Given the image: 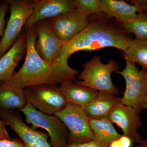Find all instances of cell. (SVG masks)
<instances>
[{
  "label": "cell",
  "instance_id": "obj_1",
  "mask_svg": "<svg viewBox=\"0 0 147 147\" xmlns=\"http://www.w3.org/2000/svg\"><path fill=\"white\" fill-rule=\"evenodd\" d=\"M88 21V24L83 31L64 43L52 65L55 77L59 82L72 81L79 74L78 70L68 65L69 58L74 53L108 47H115L123 52L133 39L120 22L104 13L93 14L89 16Z\"/></svg>",
  "mask_w": 147,
  "mask_h": 147
},
{
  "label": "cell",
  "instance_id": "obj_2",
  "mask_svg": "<svg viewBox=\"0 0 147 147\" xmlns=\"http://www.w3.org/2000/svg\"><path fill=\"white\" fill-rule=\"evenodd\" d=\"M25 30L27 33V48L25 62L10 79L3 82L21 90L42 84L57 85L52 64L42 59L36 50L38 36L34 27L32 26Z\"/></svg>",
  "mask_w": 147,
  "mask_h": 147
},
{
  "label": "cell",
  "instance_id": "obj_3",
  "mask_svg": "<svg viewBox=\"0 0 147 147\" xmlns=\"http://www.w3.org/2000/svg\"><path fill=\"white\" fill-rule=\"evenodd\" d=\"M82 66L84 69L78 77L81 81L74 82L98 91L115 95L118 94L119 91L113 84L111 79L112 73H116L120 69L117 62L110 60L108 63L104 64L99 56H95Z\"/></svg>",
  "mask_w": 147,
  "mask_h": 147
},
{
  "label": "cell",
  "instance_id": "obj_4",
  "mask_svg": "<svg viewBox=\"0 0 147 147\" xmlns=\"http://www.w3.org/2000/svg\"><path fill=\"white\" fill-rule=\"evenodd\" d=\"M125 68L118 73L123 76L126 88L121 102L130 106L138 114L147 109V70H140L135 64L125 59Z\"/></svg>",
  "mask_w": 147,
  "mask_h": 147
},
{
  "label": "cell",
  "instance_id": "obj_5",
  "mask_svg": "<svg viewBox=\"0 0 147 147\" xmlns=\"http://www.w3.org/2000/svg\"><path fill=\"white\" fill-rule=\"evenodd\" d=\"M20 111L25 116L26 122L32 125V127L41 128L47 131L51 146L65 147L67 145L69 131L57 117L42 113L28 102Z\"/></svg>",
  "mask_w": 147,
  "mask_h": 147
},
{
  "label": "cell",
  "instance_id": "obj_6",
  "mask_svg": "<svg viewBox=\"0 0 147 147\" xmlns=\"http://www.w3.org/2000/svg\"><path fill=\"white\" fill-rule=\"evenodd\" d=\"M8 2L10 16L0 40V58L18 39L34 8V1L8 0Z\"/></svg>",
  "mask_w": 147,
  "mask_h": 147
},
{
  "label": "cell",
  "instance_id": "obj_7",
  "mask_svg": "<svg viewBox=\"0 0 147 147\" xmlns=\"http://www.w3.org/2000/svg\"><path fill=\"white\" fill-rule=\"evenodd\" d=\"M61 120L69 131L67 144H80L94 140L89 118L84 108L67 102L62 110L54 114Z\"/></svg>",
  "mask_w": 147,
  "mask_h": 147
},
{
  "label": "cell",
  "instance_id": "obj_8",
  "mask_svg": "<svg viewBox=\"0 0 147 147\" xmlns=\"http://www.w3.org/2000/svg\"><path fill=\"white\" fill-rule=\"evenodd\" d=\"M24 91L27 102L47 115H54L63 109L67 103L60 89L55 84L32 86Z\"/></svg>",
  "mask_w": 147,
  "mask_h": 147
},
{
  "label": "cell",
  "instance_id": "obj_9",
  "mask_svg": "<svg viewBox=\"0 0 147 147\" xmlns=\"http://www.w3.org/2000/svg\"><path fill=\"white\" fill-rule=\"evenodd\" d=\"M0 115L7 125L15 131L26 147H52L46 133L30 127L16 113L0 110Z\"/></svg>",
  "mask_w": 147,
  "mask_h": 147
},
{
  "label": "cell",
  "instance_id": "obj_10",
  "mask_svg": "<svg viewBox=\"0 0 147 147\" xmlns=\"http://www.w3.org/2000/svg\"><path fill=\"white\" fill-rule=\"evenodd\" d=\"M33 26L37 34L35 44L37 53L42 59L53 65L64 43L53 31L47 19L38 21Z\"/></svg>",
  "mask_w": 147,
  "mask_h": 147
},
{
  "label": "cell",
  "instance_id": "obj_11",
  "mask_svg": "<svg viewBox=\"0 0 147 147\" xmlns=\"http://www.w3.org/2000/svg\"><path fill=\"white\" fill-rule=\"evenodd\" d=\"M53 31L64 43L83 31L88 24V17L77 10L47 19Z\"/></svg>",
  "mask_w": 147,
  "mask_h": 147
},
{
  "label": "cell",
  "instance_id": "obj_12",
  "mask_svg": "<svg viewBox=\"0 0 147 147\" xmlns=\"http://www.w3.org/2000/svg\"><path fill=\"white\" fill-rule=\"evenodd\" d=\"M108 118L112 123L121 129L123 135L129 137L133 143L139 144L142 142L138 129L142 123L139 114L134 108L119 102L111 110Z\"/></svg>",
  "mask_w": 147,
  "mask_h": 147
},
{
  "label": "cell",
  "instance_id": "obj_13",
  "mask_svg": "<svg viewBox=\"0 0 147 147\" xmlns=\"http://www.w3.org/2000/svg\"><path fill=\"white\" fill-rule=\"evenodd\" d=\"M76 9L75 0H34L33 11L24 28L26 30L38 21Z\"/></svg>",
  "mask_w": 147,
  "mask_h": 147
},
{
  "label": "cell",
  "instance_id": "obj_14",
  "mask_svg": "<svg viewBox=\"0 0 147 147\" xmlns=\"http://www.w3.org/2000/svg\"><path fill=\"white\" fill-rule=\"evenodd\" d=\"M26 31L24 30L10 49L0 58V83L7 81L13 75L26 54Z\"/></svg>",
  "mask_w": 147,
  "mask_h": 147
},
{
  "label": "cell",
  "instance_id": "obj_15",
  "mask_svg": "<svg viewBox=\"0 0 147 147\" xmlns=\"http://www.w3.org/2000/svg\"><path fill=\"white\" fill-rule=\"evenodd\" d=\"M100 12L114 18L121 24L124 21L137 18L138 13L144 11L147 7L139 3L137 0L132 1L129 5L122 0H100Z\"/></svg>",
  "mask_w": 147,
  "mask_h": 147
},
{
  "label": "cell",
  "instance_id": "obj_16",
  "mask_svg": "<svg viewBox=\"0 0 147 147\" xmlns=\"http://www.w3.org/2000/svg\"><path fill=\"white\" fill-rule=\"evenodd\" d=\"M121 100V98L115 95L98 91L96 96L84 110L90 119L108 118L111 110Z\"/></svg>",
  "mask_w": 147,
  "mask_h": 147
},
{
  "label": "cell",
  "instance_id": "obj_17",
  "mask_svg": "<svg viewBox=\"0 0 147 147\" xmlns=\"http://www.w3.org/2000/svg\"><path fill=\"white\" fill-rule=\"evenodd\" d=\"M59 88L67 102L78 105L84 109L94 99L98 92L75 82L61 84Z\"/></svg>",
  "mask_w": 147,
  "mask_h": 147
},
{
  "label": "cell",
  "instance_id": "obj_18",
  "mask_svg": "<svg viewBox=\"0 0 147 147\" xmlns=\"http://www.w3.org/2000/svg\"><path fill=\"white\" fill-rule=\"evenodd\" d=\"M89 124L94 135L93 142L100 147H109L110 144L122 136L119 134L109 118L90 119Z\"/></svg>",
  "mask_w": 147,
  "mask_h": 147
},
{
  "label": "cell",
  "instance_id": "obj_19",
  "mask_svg": "<svg viewBox=\"0 0 147 147\" xmlns=\"http://www.w3.org/2000/svg\"><path fill=\"white\" fill-rule=\"evenodd\" d=\"M27 104L24 90L18 89L4 82L0 83V110H21Z\"/></svg>",
  "mask_w": 147,
  "mask_h": 147
},
{
  "label": "cell",
  "instance_id": "obj_20",
  "mask_svg": "<svg viewBox=\"0 0 147 147\" xmlns=\"http://www.w3.org/2000/svg\"><path fill=\"white\" fill-rule=\"evenodd\" d=\"M122 54L129 61L137 63L142 66V69L147 70V40L132 39Z\"/></svg>",
  "mask_w": 147,
  "mask_h": 147
},
{
  "label": "cell",
  "instance_id": "obj_21",
  "mask_svg": "<svg viewBox=\"0 0 147 147\" xmlns=\"http://www.w3.org/2000/svg\"><path fill=\"white\" fill-rule=\"evenodd\" d=\"M124 28L129 34H133L136 39L147 40V14L144 11L138 13L137 18L121 23Z\"/></svg>",
  "mask_w": 147,
  "mask_h": 147
},
{
  "label": "cell",
  "instance_id": "obj_22",
  "mask_svg": "<svg viewBox=\"0 0 147 147\" xmlns=\"http://www.w3.org/2000/svg\"><path fill=\"white\" fill-rule=\"evenodd\" d=\"M75 1L77 10L85 17L100 12V0H75Z\"/></svg>",
  "mask_w": 147,
  "mask_h": 147
},
{
  "label": "cell",
  "instance_id": "obj_23",
  "mask_svg": "<svg viewBox=\"0 0 147 147\" xmlns=\"http://www.w3.org/2000/svg\"><path fill=\"white\" fill-rule=\"evenodd\" d=\"M9 4L8 1H4L0 3V37L2 36L5 26V17Z\"/></svg>",
  "mask_w": 147,
  "mask_h": 147
},
{
  "label": "cell",
  "instance_id": "obj_24",
  "mask_svg": "<svg viewBox=\"0 0 147 147\" xmlns=\"http://www.w3.org/2000/svg\"><path fill=\"white\" fill-rule=\"evenodd\" d=\"M0 147H26L23 142L17 138L11 140H0Z\"/></svg>",
  "mask_w": 147,
  "mask_h": 147
},
{
  "label": "cell",
  "instance_id": "obj_25",
  "mask_svg": "<svg viewBox=\"0 0 147 147\" xmlns=\"http://www.w3.org/2000/svg\"><path fill=\"white\" fill-rule=\"evenodd\" d=\"M6 125V124L5 122L1 119H0V134L6 140H11V138L7 130Z\"/></svg>",
  "mask_w": 147,
  "mask_h": 147
},
{
  "label": "cell",
  "instance_id": "obj_26",
  "mask_svg": "<svg viewBox=\"0 0 147 147\" xmlns=\"http://www.w3.org/2000/svg\"><path fill=\"white\" fill-rule=\"evenodd\" d=\"M65 147H100L93 141L80 144H67Z\"/></svg>",
  "mask_w": 147,
  "mask_h": 147
},
{
  "label": "cell",
  "instance_id": "obj_27",
  "mask_svg": "<svg viewBox=\"0 0 147 147\" xmlns=\"http://www.w3.org/2000/svg\"><path fill=\"white\" fill-rule=\"evenodd\" d=\"M119 142L123 147H131L132 142L129 137L122 135L119 139Z\"/></svg>",
  "mask_w": 147,
  "mask_h": 147
},
{
  "label": "cell",
  "instance_id": "obj_28",
  "mask_svg": "<svg viewBox=\"0 0 147 147\" xmlns=\"http://www.w3.org/2000/svg\"><path fill=\"white\" fill-rule=\"evenodd\" d=\"M109 147H123L121 145L119 139L113 141L110 144Z\"/></svg>",
  "mask_w": 147,
  "mask_h": 147
},
{
  "label": "cell",
  "instance_id": "obj_29",
  "mask_svg": "<svg viewBox=\"0 0 147 147\" xmlns=\"http://www.w3.org/2000/svg\"><path fill=\"white\" fill-rule=\"evenodd\" d=\"M137 147H147V139L142 140L137 145Z\"/></svg>",
  "mask_w": 147,
  "mask_h": 147
},
{
  "label": "cell",
  "instance_id": "obj_30",
  "mask_svg": "<svg viewBox=\"0 0 147 147\" xmlns=\"http://www.w3.org/2000/svg\"><path fill=\"white\" fill-rule=\"evenodd\" d=\"M146 6L147 7V8L146 9H145V10L144 11V13H146V14H147V0L146 1Z\"/></svg>",
  "mask_w": 147,
  "mask_h": 147
},
{
  "label": "cell",
  "instance_id": "obj_31",
  "mask_svg": "<svg viewBox=\"0 0 147 147\" xmlns=\"http://www.w3.org/2000/svg\"><path fill=\"white\" fill-rule=\"evenodd\" d=\"M4 139H4V138L1 134H0V140H4Z\"/></svg>",
  "mask_w": 147,
  "mask_h": 147
}]
</instances>
